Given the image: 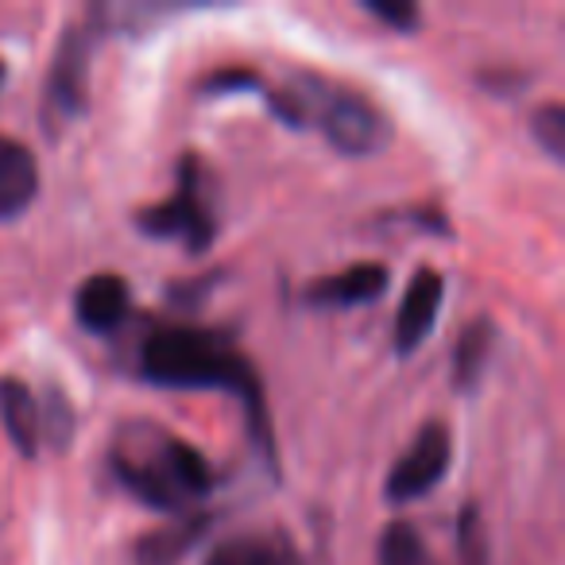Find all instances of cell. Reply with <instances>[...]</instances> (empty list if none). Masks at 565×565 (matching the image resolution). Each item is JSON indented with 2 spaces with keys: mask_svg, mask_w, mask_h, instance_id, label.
I'll return each instance as SVG.
<instances>
[{
  "mask_svg": "<svg viewBox=\"0 0 565 565\" xmlns=\"http://www.w3.org/2000/svg\"><path fill=\"white\" fill-rule=\"evenodd\" d=\"M140 376L159 387H198V392L217 387V392H233L248 411L252 441L264 454L267 469H275V438L264 403V384H259L256 369L228 345L225 333L202 330V326H163V330H156L143 341Z\"/></svg>",
  "mask_w": 565,
  "mask_h": 565,
  "instance_id": "cell-1",
  "label": "cell"
},
{
  "mask_svg": "<svg viewBox=\"0 0 565 565\" xmlns=\"http://www.w3.org/2000/svg\"><path fill=\"white\" fill-rule=\"evenodd\" d=\"M113 472L140 503L156 511H186L213 488V469L190 441L132 423L113 438Z\"/></svg>",
  "mask_w": 565,
  "mask_h": 565,
  "instance_id": "cell-2",
  "label": "cell"
},
{
  "mask_svg": "<svg viewBox=\"0 0 565 565\" xmlns=\"http://www.w3.org/2000/svg\"><path fill=\"white\" fill-rule=\"evenodd\" d=\"M287 94L299 105L302 125L322 128V136L341 156H356V159L376 156V151L387 148V140H392L387 117L369 97L356 94V89L333 86V82L318 78V74H295Z\"/></svg>",
  "mask_w": 565,
  "mask_h": 565,
  "instance_id": "cell-3",
  "label": "cell"
},
{
  "mask_svg": "<svg viewBox=\"0 0 565 565\" xmlns=\"http://www.w3.org/2000/svg\"><path fill=\"white\" fill-rule=\"evenodd\" d=\"M136 225L156 241H182L186 252H205L217 236L213 210V179L202 159L190 151L179 163V190L167 202H156L136 213Z\"/></svg>",
  "mask_w": 565,
  "mask_h": 565,
  "instance_id": "cell-4",
  "label": "cell"
},
{
  "mask_svg": "<svg viewBox=\"0 0 565 565\" xmlns=\"http://www.w3.org/2000/svg\"><path fill=\"white\" fill-rule=\"evenodd\" d=\"M449 457H454V441L449 430L441 423H426L423 434L411 441V449L392 465L387 472V500L392 503H407V500H423L430 488L441 484V477L449 472Z\"/></svg>",
  "mask_w": 565,
  "mask_h": 565,
  "instance_id": "cell-5",
  "label": "cell"
},
{
  "mask_svg": "<svg viewBox=\"0 0 565 565\" xmlns=\"http://www.w3.org/2000/svg\"><path fill=\"white\" fill-rule=\"evenodd\" d=\"M89 55H94V28H71L58 47L47 82V117L74 120L86 109L89 94Z\"/></svg>",
  "mask_w": 565,
  "mask_h": 565,
  "instance_id": "cell-6",
  "label": "cell"
},
{
  "mask_svg": "<svg viewBox=\"0 0 565 565\" xmlns=\"http://www.w3.org/2000/svg\"><path fill=\"white\" fill-rule=\"evenodd\" d=\"M441 299H446V279L434 267H418L407 295L399 302V315H395V349L403 356L415 353L430 338L434 322H438Z\"/></svg>",
  "mask_w": 565,
  "mask_h": 565,
  "instance_id": "cell-7",
  "label": "cell"
},
{
  "mask_svg": "<svg viewBox=\"0 0 565 565\" xmlns=\"http://www.w3.org/2000/svg\"><path fill=\"white\" fill-rule=\"evenodd\" d=\"M128 307H132L128 282L113 271L89 275L74 295V315H78L82 330L89 333H113L117 326H125Z\"/></svg>",
  "mask_w": 565,
  "mask_h": 565,
  "instance_id": "cell-8",
  "label": "cell"
},
{
  "mask_svg": "<svg viewBox=\"0 0 565 565\" xmlns=\"http://www.w3.org/2000/svg\"><path fill=\"white\" fill-rule=\"evenodd\" d=\"M40 194L35 156L12 136H0V221H12Z\"/></svg>",
  "mask_w": 565,
  "mask_h": 565,
  "instance_id": "cell-9",
  "label": "cell"
},
{
  "mask_svg": "<svg viewBox=\"0 0 565 565\" xmlns=\"http://www.w3.org/2000/svg\"><path fill=\"white\" fill-rule=\"evenodd\" d=\"M387 287V267L384 264H353L345 271L318 279L307 291V302L315 307H364V302L380 299Z\"/></svg>",
  "mask_w": 565,
  "mask_h": 565,
  "instance_id": "cell-10",
  "label": "cell"
},
{
  "mask_svg": "<svg viewBox=\"0 0 565 565\" xmlns=\"http://www.w3.org/2000/svg\"><path fill=\"white\" fill-rule=\"evenodd\" d=\"M0 423H4V434H9L20 454L24 457L40 454V446H43L40 399H35V392L24 380H12V376L0 380Z\"/></svg>",
  "mask_w": 565,
  "mask_h": 565,
  "instance_id": "cell-11",
  "label": "cell"
},
{
  "mask_svg": "<svg viewBox=\"0 0 565 565\" xmlns=\"http://www.w3.org/2000/svg\"><path fill=\"white\" fill-rule=\"evenodd\" d=\"M205 565H302V557L282 534H233L213 546Z\"/></svg>",
  "mask_w": 565,
  "mask_h": 565,
  "instance_id": "cell-12",
  "label": "cell"
},
{
  "mask_svg": "<svg viewBox=\"0 0 565 565\" xmlns=\"http://www.w3.org/2000/svg\"><path fill=\"white\" fill-rule=\"evenodd\" d=\"M495 345V326L488 318H477L472 326H465L461 341H457L454 353V384L457 392H477L480 376L488 369V356H492Z\"/></svg>",
  "mask_w": 565,
  "mask_h": 565,
  "instance_id": "cell-13",
  "label": "cell"
},
{
  "mask_svg": "<svg viewBox=\"0 0 565 565\" xmlns=\"http://www.w3.org/2000/svg\"><path fill=\"white\" fill-rule=\"evenodd\" d=\"M202 531H205V519L179 526V531L148 534V539L136 542V565H182V557H186L190 546L202 539Z\"/></svg>",
  "mask_w": 565,
  "mask_h": 565,
  "instance_id": "cell-14",
  "label": "cell"
},
{
  "mask_svg": "<svg viewBox=\"0 0 565 565\" xmlns=\"http://www.w3.org/2000/svg\"><path fill=\"white\" fill-rule=\"evenodd\" d=\"M376 557L380 565H430V554H426V542L418 534V526L403 523V519L380 534Z\"/></svg>",
  "mask_w": 565,
  "mask_h": 565,
  "instance_id": "cell-15",
  "label": "cell"
},
{
  "mask_svg": "<svg viewBox=\"0 0 565 565\" xmlns=\"http://www.w3.org/2000/svg\"><path fill=\"white\" fill-rule=\"evenodd\" d=\"M534 140L542 143V151H546L550 159L562 163L565 159V109L562 105H542V109L534 113Z\"/></svg>",
  "mask_w": 565,
  "mask_h": 565,
  "instance_id": "cell-16",
  "label": "cell"
},
{
  "mask_svg": "<svg viewBox=\"0 0 565 565\" xmlns=\"http://www.w3.org/2000/svg\"><path fill=\"white\" fill-rule=\"evenodd\" d=\"M457 539H461V565H484V531H480V508L477 503H469V508L461 511Z\"/></svg>",
  "mask_w": 565,
  "mask_h": 565,
  "instance_id": "cell-17",
  "label": "cell"
},
{
  "mask_svg": "<svg viewBox=\"0 0 565 565\" xmlns=\"http://www.w3.org/2000/svg\"><path fill=\"white\" fill-rule=\"evenodd\" d=\"M361 9L372 12L376 20H384V24H392L395 32H415L418 28V9L411 0H364Z\"/></svg>",
  "mask_w": 565,
  "mask_h": 565,
  "instance_id": "cell-18",
  "label": "cell"
},
{
  "mask_svg": "<svg viewBox=\"0 0 565 565\" xmlns=\"http://www.w3.org/2000/svg\"><path fill=\"white\" fill-rule=\"evenodd\" d=\"M0 82H4V63H0Z\"/></svg>",
  "mask_w": 565,
  "mask_h": 565,
  "instance_id": "cell-19",
  "label": "cell"
}]
</instances>
